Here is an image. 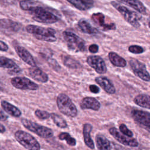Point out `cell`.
Listing matches in <instances>:
<instances>
[{
	"label": "cell",
	"instance_id": "cell-32",
	"mask_svg": "<svg viewBox=\"0 0 150 150\" xmlns=\"http://www.w3.org/2000/svg\"><path fill=\"white\" fill-rule=\"evenodd\" d=\"M119 129L120 132H121L122 134L129 137H132L134 134L131 131H130L127 127L124 124H121L119 126Z\"/></svg>",
	"mask_w": 150,
	"mask_h": 150
},
{
	"label": "cell",
	"instance_id": "cell-4",
	"mask_svg": "<svg viewBox=\"0 0 150 150\" xmlns=\"http://www.w3.org/2000/svg\"><path fill=\"white\" fill-rule=\"evenodd\" d=\"M16 140L28 150H40V145L31 134L22 130H18L14 134Z\"/></svg>",
	"mask_w": 150,
	"mask_h": 150
},
{
	"label": "cell",
	"instance_id": "cell-16",
	"mask_svg": "<svg viewBox=\"0 0 150 150\" xmlns=\"http://www.w3.org/2000/svg\"><path fill=\"white\" fill-rule=\"evenodd\" d=\"M28 71L29 76L35 81L45 83L49 80L48 75L38 67L32 66Z\"/></svg>",
	"mask_w": 150,
	"mask_h": 150
},
{
	"label": "cell",
	"instance_id": "cell-12",
	"mask_svg": "<svg viewBox=\"0 0 150 150\" xmlns=\"http://www.w3.org/2000/svg\"><path fill=\"white\" fill-rule=\"evenodd\" d=\"M87 62L98 74H104L107 71L105 62L99 56L91 55L88 56Z\"/></svg>",
	"mask_w": 150,
	"mask_h": 150
},
{
	"label": "cell",
	"instance_id": "cell-26",
	"mask_svg": "<svg viewBox=\"0 0 150 150\" xmlns=\"http://www.w3.org/2000/svg\"><path fill=\"white\" fill-rule=\"evenodd\" d=\"M108 59L110 62L116 67H124L127 65L126 60L115 52H111L108 53Z\"/></svg>",
	"mask_w": 150,
	"mask_h": 150
},
{
	"label": "cell",
	"instance_id": "cell-7",
	"mask_svg": "<svg viewBox=\"0 0 150 150\" xmlns=\"http://www.w3.org/2000/svg\"><path fill=\"white\" fill-rule=\"evenodd\" d=\"M111 4L113 7H114L122 16L124 19L129 23L131 26L138 28L140 26L139 18L140 17L134 11L128 9L124 6H122L115 1L111 2Z\"/></svg>",
	"mask_w": 150,
	"mask_h": 150
},
{
	"label": "cell",
	"instance_id": "cell-1",
	"mask_svg": "<svg viewBox=\"0 0 150 150\" xmlns=\"http://www.w3.org/2000/svg\"><path fill=\"white\" fill-rule=\"evenodd\" d=\"M19 5L22 10L28 11L34 21L43 23H54L57 22L59 18L50 10L42 6L37 1L32 0H22Z\"/></svg>",
	"mask_w": 150,
	"mask_h": 150
},
{
	"label": "cell",
	"instance_id": "cell-10",
	"mask_svg": "<svg viewBox=\"0 0 150 150\" xmlns=\"http://www.w3.org/2000/svg\"><path fill=\"white\" fill-rule=\"evenodd\" d=\"M12 85L16 88L25 90H36L38 89L39 86L25 77H15L11 80Z\"/></svg>",
	"mask_w": 150,
	"mask_h": 150
},
{
	"label": "cell",
	"instance_id": "cell-3",
	"mask_svg": "<svg viewBox=\"0 0 150 150\" xmlns=\"http://www.w3.org/2000/svg\"><path fill=\"white\" fill-rule=\"evenodd\" d=\"M56 103L60 112L63 114L69 117H75L77 115V109L67 95L59 94L57 97Z\"/></svg>",
	"mask_w": 150,
	"mask_h": 150
},
{
	"label": "cell",
	"instance_id": "cell-23",
	"mask_svg": "<svg viewBox=\"0 0 150 150\" xmlns=\"http://www.w3.org/2000/svg\"><path fill=\"white\" fill-rule=\"evenodd\" d=\"M77 26L83 33L89 35H94L98 33V31L96 28L92 26L88 21L84 19H81L79 21Z\"/></svg>",
	"mask_w": 150,
	"mask_h": 150
},
{
	"label": "cell",
	"instance_id": "cell-13",
	"mask_svg": "<svg viewBox=\"0 0 150 150\" xmlns=\"http://www.w3.org/2000/svg\"><path fill=\"white\" fill-rule=\"evenodd\" d=\"M21 23L9 19H0V30L5 32H18L21 28Z\"/></svg>",
	"mask_w": 150,
	"mask_h": 150
},
{
	"label": "cell",
	"instance_id": "cell-31",
	"mask_svg": "<svg viewBox=\"0 0 150 150\" xmlns=\"http://www.w3.org/2000/svg\"><path fill=\"white\" fill-rule=\"evenodd\" d=\"M35 115L40 120H46L50 117V114L46 111L37 109L35 111Z\"/></svg>",
	"mask_w": 150,
	"mask_h": 150
},
{
	"label": "cell",
	"instance_id": "cell-19",
	"mask_svg": "<svg viewBox=\"0 0 150 150\" xmlns=\"http://www.w3.org/2000/svg\"><path fill=\"white\" fill-rule=\"evenodd\" d=\"M93 21L98 25L100 27L103 28L104 30H114L115 29V25L114 23L110 24H106L104 22L105 16L102 13H93L91 16Z\"/></svg>",
	"mask_w": 150,
	"mask_h": 150
},
{
	"label": "cell",
	"instance_id": "cell-28",
	"mask_svg": "<svg viewBox=\"0 0 150 150\" xmlns=\"http://www.w3.org/2000/svg\"><path fill=\"white\" fill-rule=\"evenodd\" d=\"M62 60L64 65L70 69H79L81 67L80 63L71 57L70 56H64L62 57Z\"/></svg>",
	"mask_w": 150,
	"mask_h": 150
},
{
	"label": "cell",
	"instance_id": "cell-34",
	"mask_svg": "<svg viewBox=\"0 0 150 150\" xmlns=\"http://www.w3.org/2000/svg\"><path fill=\"white\" fill-rule=\"evenodd\" d=\"M49 64L50 65V66L52 67L53 69H54L55 70L57 71L59 69H60V65L57 63V62L55 60H54L53 59H51L49 61Z\"/></svg>",
	"mask_w": 150,
	"mask_h": 150
},
{
	"label": "cell",
	"instance_id": "cell-38",
	"mask_svg": "<svg viewBox=\"0 0 150 150\" xmlns=\"http://www.w3.org/2000/svg\"><path fill=\"white\" fill-rule=\"evenodd\" d=\"M8 119V116L4 112V111L0 108V121H5Z\"/></svg>",
	"mask_w": 150,
	"mask_h": 150
},
{
	"label": "cell",
	"instance_id": "cell-29",
	"mask_svg": "<svg viewBox=\"0 0 150 150\" xmlns=\"http://www.w3.org/2000/svg\"><path fill=\"white\" fill-rule=\"evenodd\" d=\"M50 117L52 118L53 122L59 128H65L67 127V124L66 120L60 115L56 113H51Z\"/></svg>",
	"mask_w": 150,
	"mask_h": 150
},
{
	"label": "cell",
	"instance_id": "cell-25",
	"mask_svg": "<svg viewBox=\"0 0 150 150\" xmlns=\"http://www.w3.org/2000/svg\"><path fill=\"white\" fill-rule=\"evenodd\" d=\"M134 102L141 107L150 109V95L139 94L134 98Z\"/></svg>",
	"mask_w": 150,
	"mask_h": 150
},
{
	"label": "cell",
	"instance_id": "cell-9",
	"mask_svg": "<svg viewBox=\"0 0 150 150\" xmlns=\"http://www.w3.org/2000/svg\"><path fill=\"white\" fill-rule=\"evenodd\" d=\"M129 63L135 76L144 81H150V74L146 70V66L144 63L136 59H131Z\"/></svg>",
	"mask_w": 150,
	"mask_h": 150
},
{
	"label": "cell",
	"instance_id": "cell-20",
	"mask_svg": "<svg viewBox=\"0 0 150 150\" xmlns=\"http://www.w3.org/2000/svg\"><path fill=\"white\" fill-rule=\"evenodd\" d=\"M92 129L93 126L89 123H86L83 126V134L84 143L89 148L93 149L95 146L90 136V132L92 131Z\"/></svg>",
	"mask_w": 150,
	"mask_h": 150
},
{
	"label": "cell",
	"instance_id": "cell-40",
	"mask_svg": "<svg viewBox=\"0 0 150 150\" xmlns=\"http://www.w3.org/2000/svg\"><path fill=\"white\" fill-rule=\"evenodd\" d=\"M148 26H149V28H150V21H149V23H148Z\"/></svg>",
	"mask_w": 150,
	"mask_h": 150
},
{
	"label": "cell",
	"instance_id": "cell-15",
	"mask_svg": "<svg viewBox=\"0 0 150 150\" xmlns=\"http://www.w3.org/2000/svg\"><path fill=\"white\" fill-rule=\"evenodd\" d=\"M15 49L19 57L23 62L31 66H36V62L35 59L27 49L21 46H15Z\"/></svg>",
	"mask_w": 150,
	"mask_h": 150
},
{
	"label": "cell",
	"instance_id": "cell-18",
	"mask_svg": "<svg viewBox=\"0 0 150 150\" xmlns=\"http://www.w3.org/2000/svg\"><path fill=\"white\" fill-rule=\"evenodd\" d=\"M100 107V102L96 98L91 97H84L80 103V107L83 110L91 109L94 111H98Z\"/></svg>",
	"mask_w": 150,
	"mask_h": 150
},
{
	"label": "cell",
	"instance_id": "cell-27",
	"mask_svg": "<svg viewBox=\"0 0 150 150\" xmlns=\"http://www.w3.org/2000/svg\"><path fill=\"white\" fill-rule=\"evenodd\" d=\"M96 146L98 150H111L109 140L102 135H97L96 137Z\"/></svg>",
	"mask_w": 150,
	"mask_h": 150
},
{
	"label": "cell",
	"instance_id": "cell-33",
	"mask_svg": "<svg viewBox=\"0 0 150 150\" xmlns=\"http://www.w3.org/2000/svg\"><path fill=\"white\" fill-rule=\"evenodd\" d=\"M128 50L134 54H141L144 52V49L138 45H131L129 46Z\"/></svg>",
	"mask_w": 150,
	"mask_h": 150
},
{
	"label": "cell",
	"instance_id": "cell-2",
	"mask_svg": "<svg viewBox=\"0 0 150 150\" xmlns=\"http://www.w3.org/2000/svg\"><path fill=\"white\" fill-rule=\"evenodd\" d=\"M26 31L32 34L34 37L42 41L49 42H55L57 39L55 36L56 31L51 28H45L35 25H28L26 26Z\"/></svg>",
	"mask_w": 150,
	"mask_h": 150
},
{
	"label": "cell",
	"instance_id": "cell-5",
	"mask_svg": "<svg viewBox=\"0 0 150 150\" xmlns=\"http://www.w3.org/2000/svg\"><path fill=\"white\" fill-rule=\"evenodd\" d=\"M63 36L69 50L75 52L86 50V42L78 35L71 32L65 30L63 32Z\"/></svg>",
	"mask_w": 150,
	"mask_h": 150
},
{
	"label": "cell",
	"instance_id": "cell-8",
	"mask_svg": "<svg viewBox=\"0 0 150 150\" xmlns=\"http://www.w3.org/2000/svg\"><path fill=\"white\" fill-rule=\"evenodd\" d=\"M134 121L141 127L150 132V113L142 110H133L131 112Z\"/></svg>",
	"mask_w": 150,
	"mask_h": 150
},
{
	"label": "cell",
	"instance_id": "cell-11",
	"mask_svg": "<svg viewBox=\"0 0 150 150\" xmlns=\"http://www.w3.org/2000/svg\"><path fill=\"white\" fill-rule=\"evenodd\" d=\"M108 131L110 134L117 141L125 146L130 147H137L139 145L138 142L136 139L122 134V133L119 132L115 127H111L109 129Z\"/></svg>",
	"mask_w": 150,
	"mask_h": 150
},
{
	"label": "cell",
	"instance_id": "cell-21",
	"mask_svg": "<svg viewBox=\"0 0 150 150\" xmlns=\"http://www.w3.org/2000/svg\"><path fill=\"white\" fill-rule=\"evenodd\" d=\"M1 105L6 112L13 117H19L22 114L21 110L18 108L7 101L2 100L1 101Z\"/></svg>",
	"mask_w": 150,
	"mask_h": 150
},
{
	"label": "cell",
	"instance_id": "cell-17",
	"mask_svg": "<svg viewBox=\"0 0 150 150\" xmlns=\"http://www.w3.org/2000/svg\"><path fill=\"white\" fill-rule=\"evenodd\" d=\"M95 81L108 94H113L115 93V88L114 84L107 77L98 76L95 78Z\"/></svg>",
	"mask_w": 150,
	"mask_h": 150
},
{
	"label": "cell",
	"instance_id": "cell-22",
	"mask_svg": "<svg viewBox=\"0 0 150 150\" xmlns=\"http://www.w3.org/2000/svg\"><path fill=\"white\" fill-rule=\"evenodd\" d=\"M73 6L80 11H86L93 7V0H66Z\"/></svg>",
	"mask_w": 150,
	"mask_h": 150
},
{
	"label": "cell",
	"instance_id": "cell-6",
	"mask_svg": "<svg viewBox=\"0 0 150 150\" xmlns=\"http://www.w3.org/2000/svg\"><path fill=\"white\" fill-rule=\"evenodd\" d=\"M21 122L26 129L36 134L40 137L49 138L53 136V131L49 127L40 125L26 118L21 119Z\"/></svg>",
	"mask_w": 150,
	"mask_h": 150
},
{
	"label": "cell",
	"instance_id": "cell-39",
	"mask_svg": "<svg viewBox=\"0 0 150 150\" xmlns=\"http://www.w3.org/2000/svg\"><path fill=\"white\" fill-rule=\"evenodd\" d=\"M5 127L2 124L0 123V133H4L5 132Z\"/></svg>",
	"mask_w": 150,
	"mask_h": 150
},
{
	"label": "cell",
	"instance_id": "cell-24",
	"mask_svg": "<svg viewBox=\"0 0 150 150\" xmlns=\"http://www.w3.org/2000/svg\"><path fill=\"white\" fill-rule=\"evenodd\" d=\"M119 1L124 3L134 9L136 10L137 12L145 14L146 13V8L144 4L139 0H118Z\"/></svg>",
	"mask_w": 150,
	"mask_h": 150
},
{
	"label": "cell",
	"instance_id": "cell-35",
	"mask_svg": "<svg viewBox=\"0 0 150 150\" xmlns=\"http://www.w3.org/2000/svg\"><path fill=\"white\" fill-rule=\"evenodd\" d=\"M89 90L91 93L94 94H97L100 92V88L95 84L90 85L89 86Z\"/></svg>",
	"mask_w": 150,
	"mask_h": 150
},
{
	"label": "cell",
	"instance_id": "cell-37",
	"mask_svg": "<svg viewBox=\"0 0 150 150\" xmlns=\"http://www.w3.org/2000/svg\"><path fill=\"white\" fill-rule=\"evenodd\" d=\"M8 50V46L4 42L0 40V50L6 52Z\"/></svg>",
	"mask_w": 150,
	"mask_h": 150
},
{
	"label": "cell",
	"instance_id": "cell-30",
	"mask_svg": "<svg viewBox=\"0 0 150 150\" xmlns=\"http://www.w3.org/2000/svg\"><path fill=\"white\" fill-rule=\"evenodd\" d=\"M59 138L60 140H65L66 141V143L70 146H74L76 145V139L72 137L68 132H61L59 135Z\"/></svg>",
	"mask_w": 150,
	"mask_h": 150
},
{
	"label": "cell",
	"instance_id": "cell-36",
	"mask_svg": "<svg viewBox=\"0 0 150 150\" xmlns=\"http://www.w3.org/2000/svg\"><path fill=\"white\" fill-rule=\"evenodd\" d=\"M88 50L92 53H96L98 51V46L96 44H93L89 46Z\"/></svg>",
	"mask_w": 150,
	"mask_h": 150
},
{
	"label": "cell",
	"instance_id": "cell-14",
	"mask_svg": "<svg viewBox=\"0 0 150 150\" xmlns=\"http://www.w3.org/2000/svg\"><path fill=\"white\" fill-rule=\"evenodd\" d=\"M0 67L8 69V73L11 74H19L22 71L20 67L15 62L5 56L0 57Z\"/></svg>",
	"mask_w": 150,
	"mask_h": 150
}]
</instances>
